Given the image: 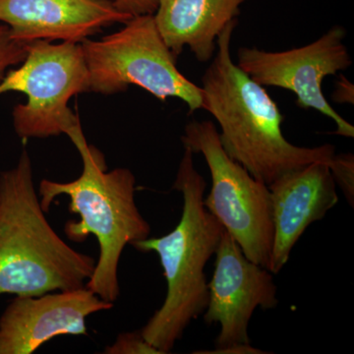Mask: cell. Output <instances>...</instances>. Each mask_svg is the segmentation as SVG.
I'll return each instance as SVG.
<instances>
[{
	"mask_svg": "<svg viewBox=\"0 0 354 354\" xmlns=\"http://www.w3.org/2000/svg\"><path fill=\"white\" fill-rule=\"evenodd\" d=\"M192 151L184 147L172 188L183 198V214L174 230L162 237L131 244L142 252H156L167 281V297L141 330L147 342L162 354L171 353L209 301L205 267L215 255L225 227L204 205L207 183L197 171Z\"/></svg>",
	"mask_w": 354,
	"mask_h": 354,
	"instance_id": "3957f363",
	"label": "cell"
},
{
	"mask_svg": "<svg viewBox=\"0 0 354 354\" xmlns=\"http://www.w3.org/2000/svg\"><path fill=\"white\" fill-rule=\"evenodd\" d=\"M113 3L121 12L135 17L153 15L157 11L158 0H114Z\"/></svg>",
	"mask_w": 354,
	"mask_h": 354,
	"instance_id": "e0dca14e",
	"label": "cell"
},
{
	"mask_svg": "<svg viewBox=\"0 0 354 354\" xmlns=\"http://www.w3.org/2000/svg\"><path fill=\"white\" fill-rule=\"evenodd\" d=\"M330 172L351 208L354 206V157L353 153H339L330 160Z\"/></svg>",
	"mask_w": 354,
	"mask_h": 354,
	"instance_id": "9a60e30c",
	"label": "cell"
},
{
	"mask_svg": "<svg viewBox=\"0 0 354 354\" xmlns=\"http://www.w3.org/2000/svg\"><path fill=\"white\" fill-rule=\"evenodd\" d=\"M239 19L227 24L216 39L213 62L202 76L204 111L221 128L225 153L267 185L288 172L312 162L330 165L332 144L293 145L281 130L283 115L265 87L253 81L232 62L230 48Z\"/></svg>",
	"mask_w": 354,
	"mask_h": 354,
	"instance_id": "6da1fadb",
	"label": "cell"
},
{
	"mask_svg": "<svg viewBox=\"0 0 354 354\" xmlns=\"http://www.w3.org/2000/svg\"><path fill=\"white\" fill-rule=\"evenodd\" d=\"M195 353H216V354H263L267 353L261 349L253 348L251 344H241V346H228L227 348L214 351H197Z\"/></svg>",
	"mask_w": 354,
	"mask_h": 354,
	"instance_id": "d6986e66",
	"label": "cell"
},
{
	"mask_svg": "<svg viewBox=\"0 0 354 354\" xmlns=\"http://www.w3.org/2000/svg\"><path fill=\"white\" fill-rule=\"evenodd\" d=\"M113 307L86 286L16 297L0 317V354H31L53 337L87 335L86 319Z\"/></svg>",
	"mask_w": 354,
	"mask_h": 354,
	"instance_id": "30bf717a",
	"label": "cell"
},
{
	"mask_svg": "<svg viewBox=\"0 0 354 354\" xmlns=\"http://www.w3.org/2000/svg\"><path fill=\"white\" fill-rule=\"evenodd\" d=\"M20 92L27 102L13 109V127L22 139L68 134L80 127L69 109L74 95L90 92L88 70L80 43L32 41L22 65L0 81V95Z\"/></svg>",
	"mask_w": 354,
	"mask_h": 354,
	"instance_id": "8992f818",
	"label": "cell"
},
{
	"mask_svg": "<svg viewBox=\"0 0 354 354\" xmlns=\"http://www.w3.org/2000/svg\"><path fill=\"white\" fill-rule=\"evenodd\" d=\"M353 85L344 75L339 76V80L335 85L334 93L332 95L333 101L339 104H353Z\"/></svg>",
	"mask_w": 354,
	"mask_h": 354,
	"instance_id": "ac0fdd59",
	"label": "cell"
},
{
	"mask_svg": "<svg viewBox=\"0 0 354 354\" xmlns=\"http://www.w3.org/2000/svg\"><path fill=\"white\" fill-rule=\"evenodd\" d=\"M215 255V271L208 281L209 301L204 312L208 325H221L214 351L251 344L248 328L255 310H271L279 305L274 277L269 270L249 260L225 230Z\"/></svg>",
	"mask_w": 354,
	"mask_h": 354,
	"instance_id": "9c48e42d",
	"label": "cell"
},
{
	"mask_svg": "<svg viewBox=\"0 0 354 354\" xmlns=\"http://www.w3.org/2000/svg\"><path fill=\"white\" fill-rule=\"evenodd\" d=\"M131 16L109 0H0V22L13 38L82 43L104 28L125 24Z\"/></svg>",
	"mask_w": 354,
	"mask_h": 354,
	"instance_id": "7c38bea8",
	"label": "cell"
},
{
	"mask_svg": "<svg viewBox=\"0 0 354 354\" xmlns=\"http://www.w3.org/2000/svg\"><path fill=\"white\" fill-rule=\"evenodd\" d=\"M274 242L269 271L279 274L306 228L322 220L339 202L329 164L312 162L270 184Z\"/></svg>",
	"mask_w": 354,
	"mask_h": 354,
	"instance_id": "8fae6325",
	"label": "cell"
},
{
	"mask_svg": "<svg viewBox=\"0 0 354 354\" xmlns=\"http://www.w3.org/2000/svg\"><path fill=\"white\" fill-rule=\"evenodd\" d=\"M67 136L82 158V174L70 183L41 180L39 203L46 213L58 196L69 197V211L79 215L80 221L65 223L66 236L83 242L95 235L99 241V259L86 288L114 304L120 295L118 265L123 250L128 244L148 239L151 227L135 201L136 178L132 171L125 167L106 171L104 157L88 145L81 125Z\"/></svg>",
	"mask_w": 354,
	"mask_h": 354,
	"instance_id": "7a4b0ae2",
	"label": "cell"
},
{
	"mask_svg": "<svg viewBox=\"0 0 354 354\" xmlns=\"http://www.w3.org/2000/svg\"><path fill=\"white\" fill-rule=\"evenodd\" d=\"M95 266L46 220L31 158L23 151L15 167L0 172V295L39 297L85 288Z\"/></svg>",
	"mask_w": 354,
	"mask_h": 354,
	"instance_id": "277c9868",
	"label": "cell"
},
{
	"mask_svg": "<svg viewBox=\"0 0 354 354\" xmlns=\"http://www.w3.org/2000/svg\"><path fill=\"white\" fill-rule=\"evenodd\" d=\"M108 354H162L144 339L141 330L118 335L113 344L104 351Z\"/></svg>",
	"mask_w": 354,
	"mask_h": 354,
	"instance_id": "2e32d148",
	"label": "cell"
},
{
	"mask_svg": "<svg viewBox=\"0 0 354 354\" xmlns=\"http://www.w3.org/2000/svg\"><path fill=\"white\" fill-rule=\"evenodd\" d=\"M247 0H158L153 14L160 36L178 57L188 46L197 60L208 62L215 55L216 39L237 19Z\"/></svg>",
	"mask_w": 354,
	"mask_h": 354,
	"instance_id": "4fadbf2b",
	"label": "cell"
},
{
	"mask_svg": "<svg viewBox=\"0 0 354 354\" xmlns=\"http://www.w3.org/2000/svg\"><path fill=\"white\" fill-rule=\"evenodd\" d=\"M181 141L193 153H201L208 165L212 188L204 198L206 209L249 260L269 270L274 242L269 186L225 153L213 121H191Z\"/></svg>",
	"mask_w": 354,
	"mask_h": 354,
	"instance_id": "52a82bcc",
	"label": "cell"
},
{
	"mask_svg": "<svg viewBox=\"0 0 354 354\" xmlns=\"http://www.w3.org/2000/svg\"><path fill=\"white\" fill-rule=\"evenodd\" d=\"M346 31L335 25L313 43L285 51H266L242 46L237 50V66L263 87H277L297 95V106L315 109L330 118L334 134L353 138L354 127L330 106L323 94L322 83L353 65Z\"/></svg>",
	"mask_w": 354,
	"mask_h": 354,
	"instance_id": "ba28073f",
	"label": "cell"
},
{
	"mask_svg": "<svg viewBox=\"0 0 354 354\" xmlns=\"http://www.w3.org/2000/svg\"><path fill=\"white\" fill-rule=\"evenodd\" d=\"M25 41L13 38L10 28L0 24V81L6 75L9 67L22 64L28 53Z\"/></svg>",
	"mask_w": 354,
	"mask_h": 354,
	"instance_id": "5bb4252c",
	"label": "cell"
},
{
	"mask_svg": "<svg viewBox=\"0 0 354 354\" xmlns=\"http://www.w3.org/2000/svg\"><path fill=\"white\" fill-rule=\"evenodd\" d=\"M124 25L100 41L87 39L80 43L90 92L113 95L135 85L160 101L181 100L190 114L204 109L202 88L177 68L178 57L165 43L153 15L135 16Z\"/></svg>",
	"mask_w": 354,
	"mask_h": 354,
	"instance_id": "5b68a950",
	"label": "cell"
}]
</instances>
